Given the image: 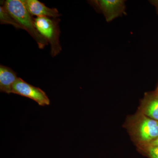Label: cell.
<instances>
[{"instance_id": "7", "label": "cell", "mask_w": 158, "mask_h": 158, "mask_svg": "<svg viewBox=\"0 0 158 158\" xmlns=\"http://www.w3.org/2000/svg\"><path fill=\"white\" fill-rule=\"evenodd\" d=\"M17 74L7 66L0 65V91L7 94L12 93L13 86L18 79Z\"/></svg>"}, {"instance_id": "8", "label": "cell", "mask_w": 158, "mask_h": 158, "mask_svg": "<svg viewBox=\"0 0 158 158\" xmlns=\"http://www.w3.org/2000/svg\"><path fill=\"white\" fill-rule=\"evenodd\" d=\"M143 115L158 121V94L149 96L145 100L143 105Z\"/></svg>"}, {"instance_id": "11", "label": "cell", "mask_w": 158, "mask_h": 158, "mask_svg": "<svg viewBox=\"0 0 158 158\" xmlns=\"http://www.w3.org/2000/svg\"><path fill=\"white\" fill-rule=\"evenodd\" d=\"M144 146H153V147H158V137L156 139L149 142L148 144H145Z\"/></svg>"}, {"instance_id": "12", "label": "cell", "mask_w": 158, "mask_h": 158, "mask_svg": "<svg viewBox=\"0 0 158 158\" xmlns=\"http://www.w3.org/2000/svg\"><path fill=\"white\" fill-rule=\"evenodd\" d=\"M150 2L151 3L152 5L155 6L157 12L158 13V0L156 1H151Z\"/></svg>"}, {"instance_id": "4", "label": "cell", "mask_w": 158, "mask_h": 158, "mask_svg": "<svg viewBox=\"0 0 158 158\" xmlns=\"http://www.w3.org/2000/svg\"><path fill=\"white\" fill-rule=\"evenodd\" d=\"M135 133L139 141L148 144L158 137V121L143 115L136 125Z\"/></svg>"}, {"instance_id": "3", "label": "cell", "mask_w": 158, "mask_h": 158, "mask_svg": "<svg viewBox=\"0 0 158 158\" xmlns=\"http://www.w3.org/2000/svg\"><path fill=\"white\" fill-rule=\"evenodd\" d=\"M12 93L31 99L42 106L50 103L48 96L42 89L30 85L20 77L13 86Z\"/></svg>"}, {"instance_id": "13", "label": "cell", "mask_w": 158, "mask_h": 158, "mask_svg": "<svg viewBox=\"0 0 158 158\" xmlns=\"http://www.w3.org/2000/svg\"><path fill=\"white\" fill-rule=\"evenodd\" d=\"M158 94V93H157Z\"/></svg>"}, {"instance_id": "6", "label": "cell", "mask_w": 158, "mask_h": 158, "mask_svg": "<svg viewBox=\"0 0 158 158\" xmlns=\"http://www.w3.org/2000/svg\"><path fill=\"white\" fill-rule=\"evenodd\" d=\"M23 2L32 16L56 19L61 15L56 9L48 8L38 0H23Z\"/></svg>"}, {"instance_id": "10", "label": "cell", "mask_w": 158, "mask_h": 158, "mask_svg": "<svg viewBox=\"0 0 158 158\" xmlns=\"http://www.w3.org/2000/svg\"><path fill=\"white\" fill-rule=\"evenodd\" d=\"M143 150L149 158H158V147L145 146Z\"/></svg>"}, {"instance_id": "2", "label": "cell", "mask_w": 158, "mask_h": 158, "mask_svg": "<svg viewBox=\"0 0 158 158\" xmlns=\"http://www.w3.org/2000/svg\"><path fill=\"white\" fill-rule=\"evenodd\" d=\"M59 22L58 18L39 17L34 19L37 31L50 44L51 55L53 57L59 55L62 50L59 42Z\"/></svg>"}, {"instance_id": "5", "label": "cell", "mask_w": 158, "mask_h": 158, "mask_svg": "<svg viewBox=\"0 0 158 158\" xmlns=\"http://www.w3.org/2000/svg\"><path fill=\"white\" fill-rule=\"evenodd\" d=\"M92 3L103 13L107 22L121 16L125 12V2L123 0H98Z\"/></svg>"}, {"instance_id": "1", "label": "cell", "mask_w": 158, "mask_h": 158, "mask_svg": "<svg viewBox=\"0 0 158 158\" xmlns=\"http://www.w3.org/2000/svg\"><path fill=\"white\" fill-rule=\"evenodd\" d=\"M2 6L23 30L27 31L33 37L39 48H44L45 46L48 44L36 28L34 19L27 9L23 0H7L4 2Z\"/></svg>"}, {"instance_id": "9", "label": "cell", "mask_w": 158, "mask_h": 158, "mask_svg": "<svg viewBox=\"0 0 158 158\" xmlns=\"http://www.w3.org/2000/svg\"><path fill=\"white\" fill-rule=\"evenodd\" d=\"M0 22L2 24H10L15 28L23 29L3 6H0Z\"/></svg>"}]
</instances>
